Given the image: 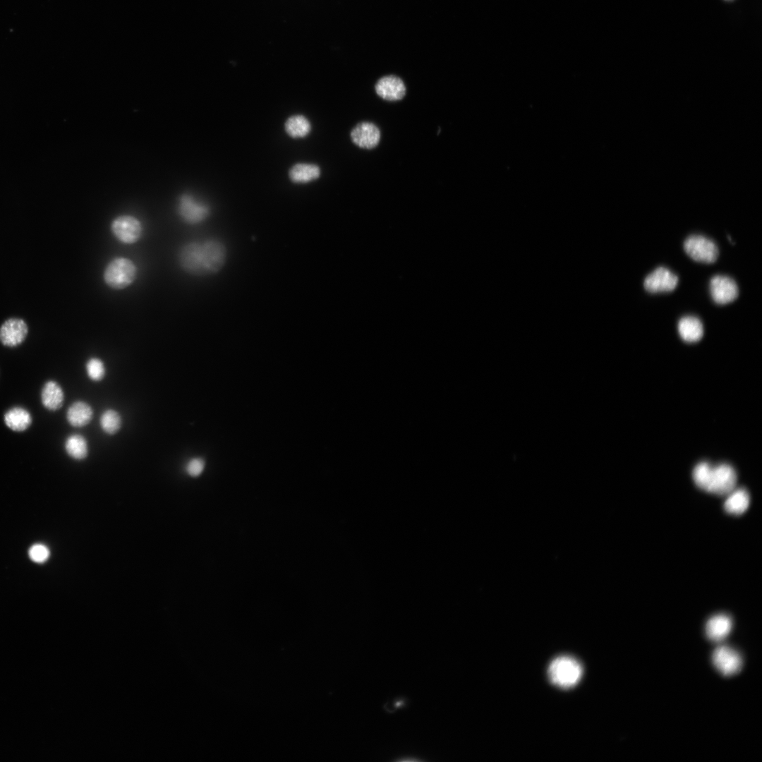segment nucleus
<instances>
[{"instance_id": "24", "label": "nucleus", "mask_w": 762, "mask_h": 762, "mask_svg": "<svg viewBox=\"0 0 762 762\" xmlns=\"http://www.w3.org/2000/svg\"><path fill=\"white\" fill-rule=\"evenodd\" d=\"M713 466L708 462H701L694 468L692 476L695 484L701 490L709 492Z\"/></svg>"}, {"instance_id": "11", "label": "nucleus", "mask_w": 762, "mask_h": 762, "mask_svg": "<svg viewBox=\"0 0 762 762\" xmlns=\"http://www.w3.org/2000/svg\"><path fill=\"white\" fill-rule=\"evenodd\" d=\"M28 332V325L23 320L10 318L0 327V341L5 346L16 347L24 341Z\"/></svg>"}, {"instance_id": "7", "label": "nucleus", "mask_w": 762, "mask_h": 762, "mask_svg": "<svg viewBox=\"0 0 762 762\" xmlns=\"http://www.w3.org/2000/svg\"><path fill=\"white\" fill-rule=\"evenodd\" d=\"M677 282V275L667 267H658L646 277L643 286L651 294L669 293L676 288Z\"/></svg>"}, {"instance_id": "14", "label": "nucleus", "mask_w": 762, "mask_h": 762, "mask_svg": "<svg viewBox=\"0 0 762 762\" xmlns=\"http://www.w3.org/2000/svg\"><path fill=\"white\" fill-rule=\"evenodd\" d=\"M64 397L63 388L55 380H47L41 389L40 401L48 411H56L60 409L64 404Z\"/></svg>"}, {"instance_id": "19", "label": "nucleus", "mask_w": 762, "mask_h": 762, "mask_svg": "<svg viewBox=\"0 0 762 762\" xmlns=\"http://www.w3.org/2000/svg\"><path fill=\"white\" fill-rule=\"evenodd\" d=\"M320 168L313 163H297L289 171L290 180L295 183H307L318 179Z\"/></svg>"}, {"instance_id": "16", "label": "nucleus", "mask_w": 762, "mask_h": 762, "mask_svg": "<svg viewBox=\"0 0 762 762\" xmlns=\"http://www.w3.org/2000/svg\"><path fill=\"white\" fill-rule=\"evenodd\" d=\"M4 422L11 430L20 433L30 428L32 423L30 412L23 406H13L4 414Z\"/></svg>"}, {"instance_id": "17", "label": "nucleus", "mask_w": 762, "mask_h": 762, "mask_svg": "<svg viewBox=\"0 0 762 762\" xmlns=\"http://www.w3.org/2000/svg\"><path fill=\"white\" fill-rule=\"evenodd\" d=\"M732 627V621L727 615L720 614L711 617L706 624V634L713 641L725 639Z\"/></svg>"}, {"instance_id": "6", "label": "nucleus", "mask_w": 762, "mask_h": 762, "mask_svg": "<svg viewBox=\"0 0 762 762\" xmlns=\"http://www.w3.org/2000/svg\"><path fill=\"white\" fill-rule=\"evenodd\" d=\"M684 250L694 260L706 264L715 262L719 254L714 241L698 234L690 235L685 239Z\"/></svg>"}, {"instance_id": "9", "label": "nucleus", "mask_w": 762, "mask_h": 762, "mask_svg": "<svg viewBox=\"0 0 762 762\" xmlns=\"http://www.w3.org/2000/svg\"><path fill=\"white\" fill-rule=\"evenodd\" d=\"M712 660L716 669L725 676L737 673L742 667L741 655L727 646L718 647L713 653Z\"/></svg>"}, {"instance_id": "13", "label": "nucleus", "mask_w": 762, "mask_h": 762, "mask_svg": "<svg viewBox=\"0 0 762 762\" xmlns=\"http://www.w3.org/2000/svg\"><path fill=\"white\" fill-rule=\"evenodd\" d=\"M377 94L387 101H397L402 99L406 93L403 81L394 75L385 76L375 85Z\"/></svg>"}, {"instance_id": "2", "label": "nucleus", "mask_w": 762, "mask_h": 762, "mask_svg": "<svg viewBox=\"0 0 762 762\" xmlns=\"http://www.w3.org/2000/svg\"><path fill=\"white\" fill-rule=\"evenodd\" d=\"M138 267L130 258L117 256L106 265L103 273L104 283L109 289L120 291L130 286L136 279Z\"/></svg>"}, {"instance_id": "5", "label": "nucleus", "mask_w": 762, "mask_h": 762, "mask_svg": "<svg viewBox=\"0 0 762 762\" xmlns=\"http://www.w3.org/2000/svg\"><path fill=\"white\" fill-rule=\"evenodd\" d=\"M110 231L114 237L120 243L132 245L138 242L142 238L143 226L136 217L123 214L111 220Z\"/></svg>"}, {"instance_id": "20", "label": "nucleus", "mask_w": 762, "mask_h": 762, "mask_svg": "<svg viewBox=\"0 0 762 762\" xmlns=\"http://www.w3.org/2000/svg\"><path fill=\"white\" fill-rule=\"evenodd\" d=\"M727 495L724 503V509L727 513L739 515L746 511L750 504V496L745 489L734 488Z\"/></svg>"}, {"instance_id": "25", "label": "nucleus", "mask_w": 762, "mask_h": 762, "mask_svg": "<svg viewBox=\"0 0 762 762\" xmlns=\"http://www.w3.org/2000/svg\"><path fill=\"white\" fill-rule=\"evenodd\" d=\"M85 371L89 379L93 382L102 380L106 374L104 363L97 357H92L87 361Z\"/></svg>"}, {"instance_id": "10", "label": "nucleus", "mask_w": 762, "mask_h": 762, "mask_svg": "<svg viewBox=\"0 0 762 762\" xmlns=\"http://www.w3.org/2000/svg\"><path fill=\"white\" fill-rule=\"evenodd\" d=\"M737 473L732 466L720 464L713 466L709 492L725 495L732 491L737 483Z\"/></svg>"}, {"instance_id": "22", "label": "nucleus", "mask_w": 762, "mask_h": 762, "mask_svg": "<svg viewBox=\"0 0 762 762\" xmlns=\"http://www.w3.org/2000/svg\"><path fill=\"white\" fill-rule=\"evenodd\" d=\"M284 129L291 138H305L311 131V123L305 116L296 114L286 119L284 123Z\"/></svg>"}, {"instance_id": "15", "label": "nucleus", "mask_w": 762, "mask_h": 762, "mask_svg": "<svg viewBox=\"0 0 762 762\" xmlns=\"http://www.w3.org/2000/svg\"><path fill=\"white\" fill-rule=\"evenodd\" d=\"M93 415V409L88 403L78 400L73 402L68 408L66 418L72 427L83 428L90 423Z\"/></svg>"}, {"instance_id": "12", "label": "nucleus", "mask_w": 762, "mask_h": 762, "mask_svg": "<svg viewBox=\"0 0 762 762\" xmlns=\"http://www.w3.org/2000/svg\"><path fill=\"white\" fill-rule=\"evenodd\" d=\"M351 138L358 147L372 149L379 143L380 132L375 124L370 122H361L352 129Z\"/></svg>"}, {"instance_id": "1", "label": "nucleus", "mask_w": 762, "mask_h": 762, "mask_svg": "<svg viewBox=\"0 0 762 762\" xmlns=\"http://www.w3.org/2000/svg\"><path fill=\"white\" fill-rule=\"evenodd\" d=\"M227 258L226 244L216 238L188 242L182 246L178 253L181 268L195 277L210 276L219 272L225 266Z\"/></svg>"}, {"instance_id": "26", "label": "nucleus", "mask_w": 762, "mask_h": 762, "mask_svg": "<svg viewBox=\"0 0 762 762\" xmlns=\"http://www.w3.org/2000/svg\"><path fill=\"white\" fill-rule=\"evenodd\" d=\"M28 555L33 562L43 563L47 560L50 552L49 548L44 544L36 543L30 548Z\"/></svg>"}, {"instance_id": "8", "label": "nucleus", "mask_w": 762, "mask_h": 762, "mask_svg": "<svg viewBox=\"0 0 762 762\" xmlns=\"http://www.w3.org/2000/svg\"><path fill=\"white\" fill-rule=\"evenodd\" d=\"M710 293L713 301L718 305H725L736 300L739 289L735 281L725 275H715L710 279Z\"/></svg>"}, {"instance_id": "3", "label": "nucleus", "mask_w": 762, "mask_h": 762, "mask_svg": "<svg viewBox=\"0 0 762 762\" xmlns=\"http://www.w3.org/2000/svg\"><path fill=\"white\" fill-rule=\"evenodd\" d=\"M582 672L581 663L569 655H561L555 658L548 670L550 681L562 689L574 687L581 679Z\"/></svg>"}, {"instance_id": "27", "label": "nucleus", "mask_w": 762, "mask_h": 762, "mask_svg": "<svg viewBox=\"0 0 762 762\" xmlns=\"http://www.w3.org/2000/svg\"><path fill=\"white\" fill-rule=\"evenodd\" d=\"M205 468V461L202 458L195 457L189 460L186 466L187 473L192 477L200 476Z\"/></svg>"}, {"instance_id": "23", "label": "nucleus", "mask_w": 762, "mask_h": 762, "mask_svg": "<svg viewBox=\"0 0 762 762\" xmlns=\"http://www.w3.org/2000/svg\"><path fill=\"white\" fill-rule=\"evenodd\" d=\"M99 425L104 433L109 435H114L116 434L121 428V416L115 409H106L102 412L99 417Z\"/></svg>"}, {"instance_id": "4", "label": "nucleus", "mask_w": 762, "mask_h": 762, "mask_svg": "<svg viewBox=\"0 0 762 762\" xmlns=\"http://www.w3.org/2000/svg\"><path fill=\"white\" fill-rule=\"evenodd\" d=\"M176 212L180 219L188 225H198L211 214L210 205L190 193L181 194L177 200Z\"/></svg>"}, {"instance_id": "18", "label": "nucleus", "mask_w": 762, "mask_h": 762, "mask_svg": "<svg viewBox=\"0 0 762 762\" xmlns=\"http://www.w3.org/2000/svg\"><path fill=\"white\" fill-rule=\"evenodd\" d=\"M677 329L682 339L687 343L696 342L703 335L701 321L692 315L682 317L678 322Z\"/></svg>"}, {"instance_id": "21", "label": "nucleus", "mask_w": 762, "mask_h": 762, "mask_svg": "<svg viewBox=\"0 0 762 762\" xmlns=\"http://www.w3.org/2000/svg\"><path fill=\"white\" fill-rule=\"evenodd\" d=\"M64 450L67 455L76 461L84 460L89 452L86 438L78 433L68 435L64 441Z\"/></svg>"}]
</instances>
